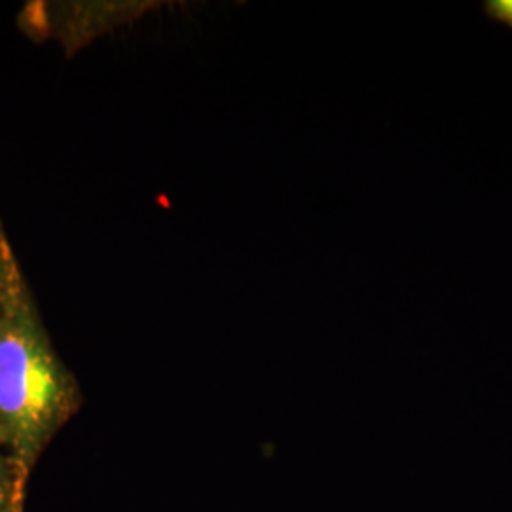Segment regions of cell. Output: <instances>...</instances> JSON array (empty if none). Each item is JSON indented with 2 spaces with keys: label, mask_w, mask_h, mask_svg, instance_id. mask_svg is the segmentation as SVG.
I'll return each mask as SVG.
<instances>
[{
  "label": "cell",
  "mask_w": 512,
  "mask_h": 512,
  "mask_svg": "<svg viewBox=\"0 0 512 512\" xmlns=\"http://www.w3.org/2000/svg\"><path fill=\"white\" fill-rule=\"evenodd\" d=\"M31 473L0 444V512H25Z\"/></svg>",
  "instance_id": "7a4b0ae2"
},
{
  "label": "cell",
  "mask_w": 512,
  "mask_h": 512,
  "mask_svg": "<svg viewBox=\"0 0 512 512\" xmlns=\"http://www.w3.org/2000/svg\"><path fill=\"white\" fill-rule=\"evenodd\" d=\"M80 406V385L57 355L12 255L0 289V444L33 471Z\"/></svg>",
  "instance_id": "6da1fadb"
},
{
  "label": "cell",
  "mask_w": 512,
  "mask_h": 512,
  "mask_svg": "<svg viewBox=\"0 0 512 512\" xmlns=\"http://www.w3.org/2000/svg\"><path fill=\"white\" fill-rule=\"evenodd\" d=\"M12 255H14V253H12V247H10L8 239H6L4 232H2V228H0V289H2V279H4L6 262H8V258Z\"/></svg>",
  "instance_id": "277c9868"
},
{
  "label": "cell",
  "mask_w": 512,
  "mask_h": 512,
  "mask_svg": "<svg viewBox=\"0 0 512 512\" xmlns=\"http://www.w3.org/2000/svg\"><path fill=\"white\" fill-rule=\"evenodd\" d=\"M482 10L486 18L512 31V0H486Z\"/></svg>",
  "instance_id": "3957f363"
}]
</instances>
